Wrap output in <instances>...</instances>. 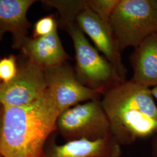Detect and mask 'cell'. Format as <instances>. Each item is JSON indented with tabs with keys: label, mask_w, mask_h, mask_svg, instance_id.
Returning <instances> with one entry per match:
<instances>
[{
	"label": "cell",
	"mask_w": 157,
	"mask_h": 157,
	"mask_svg": "<svg viewBox=\"0 0 157 157\" xmlns=\"http://www.w3.org/2000/svg\"><path fill=\"white\" fill-rule=\"evenodd\" d=\"M60 112L48 89L23 107H5L0 140L3 157H41L45 141L57 129Z\"/></svg>",
	"instance_id": "6da1fadb"
},
{
	"label": "cell",
	"mask_w": 157,
	"mask_h": 157,
	"mask_svg": "<svg viewBox=\"0 0 157 157\" xmlns=\"http://www.w3.org/2000/svg\"><path fill=\"white\" fill-rule=\"evenodd\" d=\"M100 101L119 145L157 134V107L150 88L125 80L105 90Z\"/></svg>",
	"instance_id": "7a4b0ae2"
},
{
	"label": "cell",
	"mask_w": 157,
	"mask_h": 157,
	"mask_svg": "<svg viewBox=\"0 0 157 157\" xmlns=\"http://www.w3.org/2000/svg\"><path fill=\"white\" fill-rule=\"evenodd\" d=\"M109 25L121 50L157 33V0H119Z\"/></svg>",
	"instance_id": "3957f363"
},
{
	"label": "cell",
	"mask_w": 157,
	"mask_h": 157,
	"mask_svg": "<svg viewBox=\"0 0 157 157\" xmlns=\"http://www.w3.org/2000/svg\"><path fill=\"white\" fill-rule=\"evenodd\" d=\"M75 51V73L84 86L104 92L122 81L114 67L91 45L76 23L66 24Z\"/></svg>",
	"instance_id": "277c9868"
},
{
	"label": "cell",
	"mask_w": 157,
	"mask_h": 157,
	"mask_svg": "<svg viewBox=\"0 0 157 157\" xmlns=\"http://www.w3.org/2000/svg\"><path fill=\"white\" fill-rule=\"evenodd\" d=\"M101 100L79 104L62 112L56 127L69 141L98 140L111 136L110 126Z\"/></svg>",
	"instance_id": "5b68a950"
},
{
	"label": "cell",
	"mask_w": 157,
	"mask_h": 157,
	"mask_svg": "<svg viewBox=\"0 0 157 157\" xmlns=\"http://www.w3.org/2000/svg\"><path fill=\"white\" fill-rule=\"evenodd\" d=\"M44 71L47 89L55 99L60 114L82 102L100 100L104 93L82 84L75 71L65 62Z\"/></svg>",
	"instance_id": "8992f818"
},
{
	"label": "cell",
	"mask_w": 157,
	"mask_h": 157,
	"mask_svg": "<svg viewBox=\"0 0 157 157\" xmlns=\"http://www.w3.org/2000/svg\"><path fill=\"white\" fill-rule=\"evenodd\" d=\"M47 89L44 69L32 63L22 67L10 82L0 86V103L4 108L28 105Z\"/></svg>",
	"instance_id": "52a82bcc"
},
{
	"label": "cell",
	"mask_w": 157,
	"mask_h": 157,
	"mask_svg": "<svg viewBox=\"0 0 157 157\" xmlns=\"http://www.w3.org/2000/svg\"><path fill=\"white\" fill-rule=\"evenodd\" d=\"M76 23L110 62L120 78L125 81L127 69L124 65L121 50L109 23L101 19L88 7L77 17Z\"/></svg>",
	"instance_id": "ba28073f"
},
{
	"label": "cell",
	"mask_w": 157,
	"mask_h": 157,
	"mask_svg": "<svg viewBox=\"0 0 157 157\" xmlns=\"http://www.w3.org/2000/svg\"><path fill=\"white\" fill-rule=\"evenodd\" d=\"M121 146L112 135L98 140H76L52 144L43 157H121Z\"/></svg>",
	"instance_id": "9c48e42d"
},
{
	"label": "cell",
	"mask_w": 157,
	"mask_h": 157,
	"mask_svg": "<svg viewBox=\"0 0 157 157\" xmlns=\"http://www.w3.org/2000/svg\"><path fill=\"white\" fill-rule=\"evenodd\" d=\"M130 60L133 70L131 81L150 89L157 86V33L135 48Z\"/></svg>",
	"instance_id": "30bf717a"
},
{
	"label": "cell",
	"mask_w": 157,
	"mask_h": 157,
	"mask_svg": "<svg viewBox=\"0 0 157 157\" xmlns=\"http://www.w3.org/2000/svg\"><path fill=\"white\" fill-rule=\"evenodd\" d=\"M26 50L33 63L44 70L65 62L69 58L63 48L57 29L47 36L30 41L26 44Z\"/></svg>",
	"instance_id": "8fae6325"
},
{
	"label": "cell",
	"mask_w": 157,
	"mask_h": 157,
	"mask_svg": "<svg viewBox=\"0 0 157 157\" xmlns=\"http://www.w3.org/2000/svg\"><path fill=\"white\" fill-rule=\"evenodd\" d=\"M33 2L30 0H0V25L10 29L23 26L26 22V12Z\"/></svg>",
	"instance_id": "7c38bea8"
},
{
	"label": "cell",
	"mask_w": 157,
	"mask_h": 157,
	"mask_svg": "<svg viewBox=\"0 0 157 157\" xmlns=\"http://www.w3.org/2000/svg\"><path fill=\"white\" fill-rule=\"evenodd\" d=\"M56 7L62 14L66 24L76 23L78 15L88 7L87 0L50 1L48 2Z\"/></svg>",
	"instance_id": "4fadbf2b"
},
{
	"label": "cell",
	"mask_w": 157,
	"mask_h": 157,
	"mask_svg": "<svg viewBox=\"0 0 157 157\" xmlns=\"http://www.w3.org/2000/svg\"><path fill=\"white\" fill-rule=\"evenodd\" d=\"M119 2V0H87L88 8L107 23Z\"/></svg>",
	"instance_id": "5bb4252c"
},
{
	"label": "cell",
	"mask_w": 157,
	"mask_h": 157,
	"mask_svg": "<svg viewBox=\"0 0 157 157\" xmlns=\"http://www.w3.org/2000/svg\"><path fill=\"white\" fill-rule=\"evenodd\" d=\"M56 29V23L52 16L45 17L36 23L34 27V33L37 37H43L52 33Z\"/></svg>",
	"instance_id": "9a60e30c"
},
{
	"label": "cell",
	"mask_w": 157,
	"mask_h": 157,
	"mask_svg": "<svg viewBox=\"0 0 157 157\" xmlns=\"http://www.w3.org/2000/svg\"><path fill=\"white\" fill-rule=\"evenodd\" d=\"M15 61L13 58H4L0 61V78L4 83L10 82L17 75Z\"/></svg>",
	"instance_id": "2e32d148"
},
{
	"label": "cell",
	"mask_w": 157,
	"mask_h": 157,
	"mask_svg": "<svg viewBox=\"0 0 157 157\" xmlns=\"http://www.w3.org/2000/svg\"><path fill=\"white\" fill-rule=\"evenodd\" d=\"M151 153L152 157H157V135L152 140Z\"/></svg>",
	"instance_id": "e0dca14e"
},
{
	"label": "cell",
	"mask_w": 157,
	"mask_h": 157,
	"mask_svg": "<svg viewBox=\"0 0 157 157\" xmlns=\"http://www.w3.org/2000/svg\"><path fill=\"white\" fill-rule=\"evenodd\" d=\"M151 91L154 98H155V100L157 101V86L152 88Z\"/></svg>",
	"instance_id": "ac0fdd59"
},
{
	"label": "cell",
	"mask_w": 157,
	"mask_h": 157,
	"mask_svg": "<svg viewBox=\"0 0 157 157\" xmlns=\"http://www.w3.org/2000/svg\"><path fill=\"white\" fill-rule=\"evenodd\" d=\"M2 115H1L0 113V140H1V136L2 132Z\"/></svg>",
	"instance_id": "d6986e66"
},
{
	"label": "cell",
	"mask_w": 157,
	"mask_h": 157,
	"mask_svg": "<svg viewBox=\"0 0 157 157\" xmlns=\"http://www.w3.org/2000/svg\"><path fill=\"white\" fill-rule=\"evenodd\" d=\"M0 157H2V156H1V155H0Z\"/></svg>",
	"instance_id": "ffe728a7"
}]
</instances>
